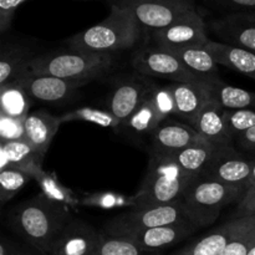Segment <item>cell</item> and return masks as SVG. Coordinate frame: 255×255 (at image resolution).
Listing matches in <instances>:
<instances>
[{"mask_svg": "<svg viewBox=\"0 0 255 255\" xmlns=\"http://www.w3.org/2000/svg\"><path fill=\"white\" fill-rule=\"evenodd\" d=\"M188 222L182 201L164 206L134 208L110 219L102 233L110 237H120L128 232Z\"/></svg>", "mask_w": 255, "mask_h": 255, "instance_id": "obj_6", "label": "cell"}, {"mask_svg": "<svg viewBox=\"0 0 255 255\" xmlns=\"http://www.w3.org/2000/svg\"><path fill=\"white\" fill-rule=\"evenodd\" d=\"M166 120L162 112L157 109L151 92L137 111L121 125V128L133 134H152Z\"/></svg>", "mask_w": 255, "mask_h": 255, "instance_id": "obj_27", "label": "cell"}, {"mask_svg": "<svg viewBox=\"0 0 255 255\" xmlns=\"http://www.w3.org/2000/svg\"><path fill=\"white\" fill-rule=\"evenodd\" d=\"M204 47L217 65L226 66L255 80V52L214 40H209Z\"/></svg>", "mask_w": 255, "mask_h": 255, "instance_id": "obj_22", "label": "cell"}, {"mask_svg": "<svg viewBox=\"0 0 255 255\" xmlns=\"http://www.w3.org/2000/svg\"><path fill=\"white\" fill-rule=\"evenodd\" d=\"M157 46L164 49L204 47L209 41L207 24L198 10L191 11L169 26L151 32Z\"/></svg>", "mask_w": 255, "mask_h": 255, "instance_id": "obj_9", "label": "cell"}, {"mask_svg": "<svg viewBox=\"0 0 255 255\" xmlns=\"http://www.w3.org/2000/svg\"><path fill=\"white\" fill-rule=\"evenodd\" d=\"M61 124L64 122H89L102 128H121V122L109 111V110L97 109V107H80V109L69 111L60 116Z\"/></svg>", "mask_w": 255, "mask_h": 255, "instance_id": "obj_30", "label": "cell"}, {"mask_svg": "<svg viewBox=\"0 0 255 255\" xmlns=\"http://www.w3.org/2000/svg\"><path fill=\"white\" fill-rule=\"evenodd\" d=\"M174 97L177 115L193 126L204 104L212 97L207 79L196 82H174L169 85Z\"/></svg>", "mask_w": 255, "mask_h": 255, "instance_id": "obj_17", "label": "cell"}, {"mask_svg": "<svg viewBox=\"0 0 255 255\" xmlns=\"http://www.w3.org/2000/svg\"><path fill=\"white\" fill-rule=\"evenodd\" d=\"M255 244V216H248V221L226 247L221 255H248Z\"/></svg>", "mask_w": 255, "mask_h": 255, "instance_id": "obj_33", "label": "cell"}, {"mask_svg": "<svg viewBox=\"0 0 255 255\" xmlns=\"http://www.w3.org/2000/svg\"><path fill=\"white\" fill-rule=\"evenodd\" d=\"M60 125V117L44 110L30 112L25 120V141L35 151L45 156L55 134L59 131Z\"/></svg>", "mask_w": 255, "mask_h": 255, "instance_id": "obj_21", "label": "cell"}, {"mask_svg": "<svg viewBox=\"0 0 255 255\" xmlns=\"http://www.w3.org/2000/svg\"><path fill=\"white\" fill-rule=\"evenodd\" d=\"M80 206L97 209H120L137 208V202L133 196H125L115 192H97L86 194L80 199Z\"/></svg>", "mask_w": 255, "mask_h": 255, "instance_id": "obj_31", "label": "cell"}, {"mask_svg": "<svg viewBox=\"0 0 255 255\" xmlns=\"http://www.w3.org/2000/svg\"><path fill=\"white\" fill-rule=\"evenodd\" d=\"M31 179L34 178L30 174L19 171V169H1L0 171V202L1 204L9 202Z\"/></svg>", "mask_w": 255, "mask_h": 255, "instance_id": "obj_32", "label": "cell"}, {"mask_svg": "<svg viewBox=\"0 0 255 255\" xmlns=\"http://www.w3.org/2000/svg\"><path fill=\"white\" fill-rule=\"evenodd\" d=\"M197 229L198 228L189 222H183V223L172 224V226L128 232L115 238H121L129 242L139 251L146 252V253H159L162 249L174 246L183 239L191 237Z\"/></svg>", "mask_w": 255, "mask_h": 255, "instance_id": "obj_12", "label": "cell"}, {"mask_svg": "<svg viewBox=\"0 0 255 255\" xmlns=\"http://www.w3.org/2000/svg\"><path fill=\"white\" fill-rule=\"evenodd\" d=\"M143 27L128 9L111 2L110 14L99 24L66 40L69 49L95 54L125 51L138 42Z\"/></svg>", "mask_w": 255, "mask_h": 255, "instance_id": "obj_2", "label": "cell"}, {"mask_svg": "<svg viewBox=\"0 0 255 255\" xmlns=\"http://www.w3.org/2000/svg\"><path fill=\"white\" fill-rule=\"evenodd\" d=\"M39 184L41 193L54 203L64 207H77L80 206V199L72 193V191L65 187L54 174L42 171L35 178Z\"/></svg>", "mask_w": 255, "mask_h": 255, "instance_id": "obj_29", "label": "cell"}, {"mask_svg": "<svg viewBox=\"0 0 255 255\" xmlns=\"http://www.w3.org/2000/svg\"><path fill=\"white\" fill-rule=\"evenodd\" d=\"M248 255H255V244H254L253 248L251 249V252H249V254H248Z\"/></svg>", "mask_w": 255, "mask_h": 255, "instance_id": "obj_43", "label": "cell"}, {"mask_svg": "<svg viewBox=\"0 0 255 255\" xmlns=\"http://www.w3.org/2000/svg\"><path fill=\"white\" fill-rule=\"evenodd\" d=\"M248 221V216H236L208 234L184 247L177 255H221Z\"/></svg>", "mask_w": 255, "mask_h": 255, "instance_id": "obj_18", "label": "cell"}, {"mask_svg": "<svg viewBox=\"0 0 255 255\" xmlns=\"http://www.w3.org/2000/svg\"><path fill=\"white\" fill-rule=\"evenodd\" d=\"M209 92L227 110H255V92L224 84L218 77L207 79Z\"/></svg>", "mask_w": 255, "mask_h": 255, "instance_id": "obj_25", "label": "cell"}, {"mask_svg": "<svg viewBox=\"0 0 255 255\" xmlns=\"http://www.w3.org/2000/svg\"><path fill=\"white\" fill-rule=\"evenodd\" d=\"M237 216H255V187L243 194L237 207Z\"/></svg>", "mask_w": 255, "mask_h": 255, "instance_id": "obj_40", "label": "cell"}, {"mask_svg": "<svg viewBox=\"0 0 255 255\" xmlns=\"http://www.w3.org/2000/svg\"><path fill=\"white\" fill-rule=\"evenodd\" d=\"M34 57L29 47L19 42L2 40L0 47V86L26 74Z\"/></svg>", "mask_w": 255, "mask_h": 255, "instance_id": "obj_23", "label": "cell"}, {"mask_svg": "<svg viewBox=\"0 0 255 255\" xmlns=\"http://www.w3.org/2000/svg\"><path fill=\"white\" fill-rule=\"evenodd\" d=\"M168 50V49H167ZM182 61V64L201 79L218 77V65L206 47H186L169 50Z\"/></svg>", "mask_w": 255, "mask_h": 255, "instance_id": "obj_28", "label": "cell"}, {"mask_svg": "<svg viewBox=\"0 0 255 255\" xmlns=\"http://www.w3.org/2000/svg\"><path fill=\"white\" fill-rule=\"evenodd\" d=\"M96 255H161L159 253H146L137 247L121 238L106 236L102 233V241Z\"/></svg>", "mask_w": 255, "mask_h": 255, "instance_id": "obj_34", "label": "cell"}, {"mask_svg": "<svg viewBox=\"0 0 255 255\" xmlns=\"http://www.w3.org/2000/svg\"><path fill=\"white\" fill-rule=\"evenodd\" d=\"M45 156L35 151L25 139L14 142H0V171L14 168L36 178L44 169Z\"/></svg>", "mask_w": 255, "mask_h": 255, "instance_id": "obj_20", "label": "cell"}, {"mask_svg": "<svg viewBox=\"0 0 255 255\" xmlns=\"http://www.w3.org/2000/svg\"><path fill=\"white\" fill-rule=\"evenodd\" d=\"M253 162L254 158L241 154L232 144H224L219 147L201 177L247 189Z\"/></svg>", "mask_w": 255, "mask_h": 255, "instance_id": "obj_11", "label": "cell"}, {"mask_svg": "<svg viewBox=\"0 0 255 255\" xmlns=\"http://www.w3.org/2000/svg\"><path fill=\"white\" fill-rule=\"evenodd\" d=\"M32 100L45 104H61L74 97L84 82L67 81L49 75H36L29 70L19 77Z\"/></svg>", "mask_w": 255, "mask_h": 255, "instance_id": "obj_15", "label": "cell"}, {"mask_svg": "<svg viewBox=\"0 0 255 255\" xmlns=\"http://www.w3.org/2000/svg\"><path fill=\"white\" fill-rule=\"evenodd\" d=\"M157 85L143 75H131L120 79L112 87L107 100V110L121 125L146 101Z\"/></svg>", "mask_w": 255, "mask_h": 255, "instance_id": "obj_10", "label": "cell"}, {"mask_svg": "<svg viewBox=\"0 0 255 255\" xmlns=\"http://www.w3.org/2000/svg\"><path fill=\"white\" fill-rule=\"evenodd\" d=\"M237 142L246 151L255 152V126L237 137Z\"/></svg>", "mask_w": 255, "mask_h": 255, "instance_id": "obj_41", "label": "cell"}, {"mask_svg": "<svg viewBox=\"0 0 255 255\" xmlns=\"http://www.w3.org/2000/svg\"><path fill=\"white\" fill-rule=\"evenodd\" d=\"M254 187H255V158L253 162V168H252L251 176H249V179H248V183H247V189L254 188Z\"/></svg>", "mask_w": 255, "mask_h": 255, "instance_id": "obj_42", "label": "cell"}, {"mask_svg": "<svg viewBox=\"0 0 255 255\" xmlns=\"http://www.w3.org/2000/svg\"><path fill=\"white\" fill-rule=\"evenodd\" d=\"M132 66L139 75L174 82H196L201 77L192 74L181 60L169 50L161 46L146 47L136 52L132 59Z\"/></svg>", "mask_w": 255, "mask_h": 255, "instance_id": "obj_8", "label": "cell"}, {"mask_svg": "<svg viewBox=\"0 0 255 255\" xmlns=\"http://www.w3.org/2000/svg\"><path fill=\"white\" fill-rule=\"evenodd\" d=\"M110 2L128 9L143 30L151 32L169 26L197 10V0H114Z\"/></svg>", "mask_w": 255, "mask_h": 255, "instance_id": "obj_7", "label": "cell"}, {"mask_svg": "<svg viewBox=\"0 0 255 255\" xmlns=\"http://www.w3.org/2000/svg\"><path fill=\"white\" fill-rule=\"evenodd\" d=\"M224 120L234 138L255 126V110H224Z\"/></svg>", "mask_w": 255, "mask_h": 255, "instance_id": "obj_35", "label": "cell"}, {"mask_svg": "<svg viewBox=\"0 0 255 255\" xmlns=\"http://www.w3.org/2000/svg\"><path fill=\"white\" fill-rule=\"evenodd\" d=\"M70 221L67 207L54 203L42 193L17 204L9 213L12 231L30 247L49 255Z\"/></svg>", "mask_w": 255, "mask_h": 255, "instance_id": "obj_1", "label": "cell"}, {"mask_svg": "<svg viewBox=\"0 0 255 255\" xmlns=\"http://www.w3.org/2000/svg\"><path fill=\"white\" fill-rule=\"evenodd\" d=\"M211 6L229 12L255 10V0H204Z\"/></svg>", "mask_w": 255, "mask_h": 255, "instance_id": "obj_38", "label": "cell"}, {"mask_svg": "<svg viewBox=\"0 0 255 255\" xmlns=\"http://www.w3.org/2000/svg\"><path fill=\"white\" fill-rule=\"evenodd\" d=\"M109 1H114V0H109Z\"/></svg>", "mask_w": 255, "mask_h": 255, "instance_id": "obj_44", "label": "cell"}, {"mask_svg": "<svg viewBox=\"0 0 255 255\" xmlns=\"http://www.w3.org/2000/svg\"><path fill=\"white\" fill-rule=\"evenodd\" d=\"M31 96L19 79L0 86V112L15 119L26 120L30 114Z\"/></svg>", "mask_w": 255, "mask_h": 255, "instance_id": "obj_26", "label": "cell"}, {"mask_svg": "<svg viewBox=\"0 0 255 255\" xmlns=\"http://www.w3.org/2000/svg\"><path fill=\"white\" fill-rule=\"evenodd\" d=\"M224 110L226 109L218 101L211 97L204 104L192 126L201 134L202 138L216 146L231 144L234 138L224 120Z\"/></svg>", "mask_w": 255, "mask_h": 255, "instance_id": "obj_19", "label": "cell"}, {"mask_svg": "<svg viewBox=\"0 0 255 255\" xmlns=\"http://www.w3.org/2000/svg\"><path fill=\"white\" fill-rule=\"evenodd\" d=\"M219 147L221 146H216L204 139L172 154L171 157L186 173L199 177L209 166Z\"/></svg>", "mask_w": 255, "mask_h": 255, "instance_id": "obj_24", "label": "cell"}, {"mask_svg": "<svg viewBox=\"0 0 255 255\" xmlns=\"http://www.w3.org/2000/svg\"><path fill=\"white\" fill-rule=\"evenodd\" d=\"M0 255H49L39 252L37 249L32 248H25V247L17 246L10 239L2 237L0 241Z\"/></svg>", "mask_w": 255, "mask_h": 255, "instance_id": "obj_39", "label": "cell"}, {"mask_svg": "<svg viewBox=\"0 0 255 255\" xmlns=\"http://www.w3.org/2000/svg\"><path fill=\"white\" fill-rule=\"evenodd\" d=\"M115 59V54H95L69 49L35 56L30 64V70L36 75H49L67 81L87 84L110 71Z\"/></svg>", "mask_w": 255, "mask_h": 255, "instance_id": "obj_4", "label": "cell"}, {"mask_svg": "<svg viewBox=\"0 0 255 255\" xmlns=\"http://www.w3.org/2000/svg\"><path fill=\"white\" fill-rule=\"evenodd\" d=\"M151 154L172 156L187 147L204 141L188 124L164 121L151 134Z\"/></svg>", "mask_w": 255, "mask_h": 255, "instance_id": "obj_16", "label": "cell"}, {"mask_svg": "<svg viewBox=\"0 0 255 255\" xmlns=\"http://www.w3.org/2000/svg\"><path fill=\"white\" fill-rule=\"evenodd\" d=\"M102 233L79 219H71L52 246L50 255H96Z\"/></svg>", "mask_w": 255, "mask_h": 255, "instance_id": "obj_14", "label": "cell"}, {"mask_svg": "<svg viewBox=\"0 0 255 255\" xmlns=\"http://www.w3.org/2000/svg\"><path fill=\"white\" fill-rule=\"evenodd\" d=\"M26 1L29 0H0V34H6L17 7Z\"/></svg>", "mask_w": 255, "mask_h": 255, "instance_id": "obj_37", "label": "cell"}, {"mask_svg": "<svg viewBox=\"0 0 255 255\" xmlns=\"http://www.w3.org/2000/svg\"><path fill=\"white\" fill-rule=\"evenodd\" d=\"M246 191L199 176L189 184L181 201L189 223L204 228L213 224L224 207L241 199Z\"/></svg>", "mask_w": 255, "mask_h": 255, "instance_id": "obj_5", "label": "cell"}, {"mask_svg": "<svg viewBox=\"0 0 255 255\" xmlns=\"http://www.w3.org/2000/svg\"><path fill=\"white\" fill-rule=\"evenodd\" d=\"M196 178L186 173L171 156L151 154L143 182L134 193L137 208L181 201L186 189Z\"/></svg>", "mask_w": 255, "mask_h": 255, "instance_id": "obj_3", "label": "cell"}, {"mask_svg": "<svg viewBox=\"0 0 255 255\" xmlns=\"http://www.w3.org/2000/svg\"><path fill=\"white\" fill-rule=\"evenodd\" d=\"M208 27L222 42L255 52V10L229 12L209 22Z\"/></svg>", "mask_w": 255, "mask_h": 255, "instance_id": "obj_13", "label": "cell"}, {"mask_svg": "<svg viewBox=\"0 0 255 255\" xmlns=\"http://www.w3.org/2000/svg\"><path fill=\"white\" fill-rule=\"evenodd\" d=\"M25 139V120L15 119L0 112V142Z\"/></svg>", "mask_w": 255, "mask_h": 255, "instance_id": "obj_36", "label": "cell"}]
</instances>
